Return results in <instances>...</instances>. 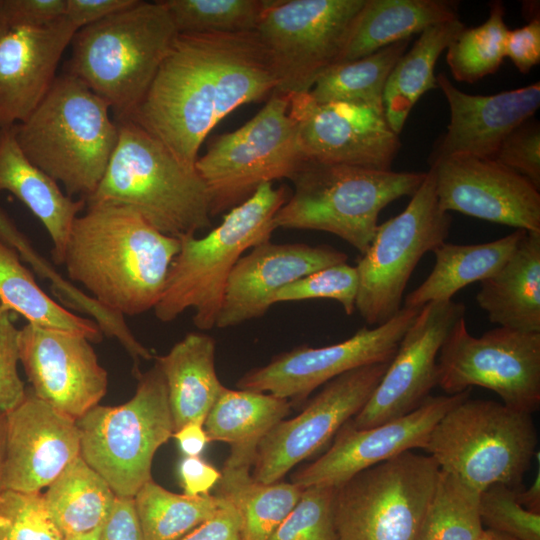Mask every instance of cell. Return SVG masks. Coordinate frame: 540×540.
Masks as SVG:
<instances>
[{
  "label": "cell",
  "mask_w": 540,
  "mask_h": 540,
  "mask_svg": "<svg viewBox=\"0 0 540 540\" xmlns=\"http://www.w3.org/2000/svg\"><path fill=\"white\" fill-rule=\"evenodd\" d=\"M278 77L256 31L177 34L144 98L127 120L195 167L210 131L241 105L270 97Z\"/></svg>",
  "instance_id": "cell-1"
},
{
  "label": "cell",
  "mask_w": 540,
  "mask_h": 540,
  "mask_svg": "<svg viewBox=\"0 0 540 540\" xmlns=\"http://www.w3.org/2000/svg\"><path fill=\"white\" fill-rule=\"evenodd\" d=\"M74 220L62 265L91 298L121 316L153 310L165 288L180 241L150 225L135 210L87 205Z\"/></svg>",
  "instance_id": "cell-2"
},
{
  "label": "cell",
  "mask_w": 540,
  "mask_h": 540,
  "mask_svg": "<svg viewBox=\"0 0 540 540\" xmlns=\"http://www.w3.org/2000/svg\"><path fill=\"white\" fill-rule=\"evenodd\" d=\"M109 105L76 77L63 73L40 104L14 126L25 156L64 188L86 200L97 189L118 140Z\"/></svg>",
  "instance_id": "cell-3"
},
{
  "label": "cell",
  "mask_w": 540,
  "mask_h": 540,
  "mask_svg": "<svg viewBox=\"0 0 540 540\" xmlns=\"http://www.w3.org/2000/svg\"><path fill=\"white\" fill-rule=\"evenodd\" d=\"M118 140L93 204L127 206L161 233L181 239L211 226L207 188L195 167L131 120H115Z\"/></svg>",
  "instance_id": "cell-4"
},
{
  "label": "cell",
  "mask_w": 540,
  "mask_h": 540,
  "mask_svg": "<svg viewBox=\"0 0 540 540\" xmlns=\"http://www.w3.org/2000/svg\"><path fill=\"white\" fill-rule=\"evenodd\" d=\"M177 36L161 1L137 2L78 29L64 69L110 107L115 120L129 119L148 91Z\"/></svg>",
  "instance_id": "cell-5"
},
{
  "label": "cell",
  "mask_w": 540,
  "mask_h": 540,
  "mask_svg": "<svg viewBox=\"0 0 540 540\" xmlns=\"http://www.w3.org/2000/svg\"><path fill=\"white\" fill-rule=\"evenodd\" d=\"M287 199L284 187L264 183L205 236L179 239V252L153 309L156 318L170 322L193 309V323L199 330L216 327L231 271L246 251L270 241L275 215Z\"/></svg>",
  "instance_id": "cell-6"
},
{
  "label": "cell",
  "mask_w": 540,
  "mask_h": 540,
  "mask_svg": "<svg viewBox=\"0 0 540 540\" xmlns=\"http://www.w3.org/2000/svg\"><path fill=\"white\" fill-rule=\"evenodd\" d=\"M426 172H395L306 161L294 176V193L278 210L276 228L324 231L363 254L389 203L412 196Z\"/></svg>",
  "instance_id": "cell-7"
},
{
  "label": "cell",
  "mask_w": 540,
  "mask_h": 540,
  "mask_svg": "<svg viewBox=\"0 0 540 540\" xmlns=\"http://www.w3.org/2000/svg\"><path fill=\"white\" fill-rule=\"evenodd\" d=\"M537 443L532 414L469 397L436 423L424 450L480 493L493 484L519 490Z\"/></svg>",
  "instance_id": "cell-8"
},
{
  "label": "cell",
  "mask_w": 540,
  "mask_h": 540,
  "mask_svg": "<svg viewBox=\"0 0 540 540\" xmlns=\"http://www.w3.org/2000/svg\"><path fill=\"white\" fill-rule=\"evenodd\" d=\"M80 456L118 497H134L149 480L153 457L174 433L163 374L155 363L138 376L134 396L118 406L97 405L76 419Z\"/></svg>",
  "instance_id": "cell-9"
},
{
  "label": "cell",
  "mask_w": 540,
  "mask_h": 540,
  "mask_svg": "<svg viewBox=\"0 0 540 540\" xmlns=\"http://www.w3.org/2000/svg\"><path fill=\"white\" fill-rule=\"evenodd\" d=\"M306 161L289 114V95L274 92L243 126L220 135L198 157L195 169L215 216L244 202L264 183L292 180Z\"/></svg>",
  "instance_id": "cell-10"
},
{
  "label": "cell",
  "mask_w": 540,
  "mask_h": 540,
  "mask_svg": "<svg viewBox=\"0 0 540 540\" xmlns=\"http://www.w3.org/2000/svg\"><path fill=\"white\" fill-rule=\"evenodd\" d=\"M440 468L429 455L404 452L335 488L339 540H415Z\"/></svg>",
  "instance_id": "cell-11"
},
{
  "label": "cell",
  "mask_w": 540,
  "mask_h": 540,
  "mask_svg": "<svg viewBox=\"0 0 540 540\" xmlns=\"http://www.w3.org/2000/svg\"><path fill=\"white\" fill-rule=\"evenodd\" d=\"M452 216L438 202L430 169L407 207L377 226L356 270L355 308L369 326H379L402 308L406 285L420 259L446 242Z\"/></svg>",
  "instance_id": "cell-12"
},
{
  "label": "cell",
  "mask_w": 540,
  "mask_h": 540,
  "mask_svg": "<svg viewBox=\"0 0 540 540\" xmlns=\"http://www.w3.org/2000/svg\"><path fill=\"white\" fill-rule=\"evenodd\" d=\"M366 0H265L256 33L272 59L278 88L308 93L340 62Z\"/></svg>",
  "instance_id": "cell-13"
},
{
  "label": "cell",
  "mask_w": 540,
  "mask_h": 540,
  "mask_svg": "<svg viewBox=\"0 0 540 540\" xmlns=\"http://www.w3.org/2000/svg\"><path fill=\"white\" fill-rule=\"evenodd\" d=\"M438 386L447 395L480 386L502 403L532 414L540 406V333L496 327L471 335L465 316L451 328L437 357Z\"/></svg>",
  "instance_id": "cell-14"
},
{
  "label": "cell",
  "mask_w": 540,
  "mask_h": 540,
  "mask_svg": "<svg viewBox=\"0 0 540 540\" xmlns=\"http://www.w3.org/2000/svg\"><path fill=\"white\" fill-rule=\"evenodd\" d=\"M420 309L404 306L384 324L362 327L350 338L332 345L300 346L283 352L246 372L236 387L269 393L292 405L301 404L315 389L343 373L391 361Z\"/></svg>",
  "instance_id": "cell-15"
},
{
  "label": "cell",
  "mask_w": 540,
  "mask_h": 540,
  "mask_svg": "<svg viewBox=\"0 0 540 540\" xmlns=\"http://www.w3.org/2000/svg\"><path fill=\"white\" fill-rule=\"evenodd\" d=\"M390 361L362 366L328 381L300 414L277 423L261 440L252 477L274 483L318 452L367 403Z\"/></svg>",
  "instance_id": "cell-16"
},
{
  "label": "cell",
  "mask_w": 540,
  "mask_h": 540,
  "mask_svg": "<svg viewBox=\"0 0 540 540\" xmlns=\"http://www.w3.org/2000/svg\"><path fill=\"white\" fill-rule=\"evenodd\" d=\"M307 161L392 170L401 142L383 109L364 103L317 104L308 93L289 95Z\"/></svg>",
  "instance_id": "cell-17"
},
{
  "label": "cell",
  "mask_w": 540,
  "mask_h": 540,
  "mask_svg": "<svg viewBox=\"0 0 540 540\" xmlns=\"http://www.w3.org/2000/svg\"><path fill=\"white\" fill-rule=\"evenodd\" d=\"M465 306L452 300L424 305L402 337L371 397L352 419L357 429L403 417L421 406L438 386L437 357Z\"/></svg>",
  "instance_id": "cell-18"
},
{
  "label": "cell",
  "mask_w": 540,
  "mask_h": 540,
  "mask_svg": "<svg viewBox=\"0 0 540 540\" xmlns=\"http://www.w3.org/2000/svg\"><path fill=\"white\" fill-rule=\"evenodd\" d=\"M470 394L471 389H467L453 395L430 396L411 413L366 429L355 428L350 419L338 430L330 448L296 471L291 482L301 489L336 488L366 468L415 448L424 449L436 423Z\"/></svg>",
  "instance_id": "cell-19"
},
{
  "label": "cell",
  "mask_w": 540,
  "mask_h": 540,
  "mask_svg": "<svg viewBox=\"0 0 540 540\" xmlns=\"http://www.w3.org/2000/svg\"><path fill=\"white\" fill-rule=\"evenodd\" d=\"M19 361L32 392L74 419L107 392L108 373L82 335L27 323L19 329Z\"/></svg>",
  "instance_id": "cell-20"
},
{
  "label": "cell",
  "mask_w": 540,
  "mask_h": 540,
  "mask_svg": "<svg viewBox=\"0 0 540 540\" xmlns=\"http://www.w3.org/2000/svg\"><path fill=\"white\" fill-rule=\"evenodd\" d=\"M440 207L525 231H540V192L528 179L491 158L431 162Z\"/></svg>",
  "instance_id": "cell-21"
},
{
  "label": "cell",
  "mask_w": 540,
  "mask_h": 540,
  "mask_svg": "<svg viewBox=\"0 0 540 540\" xmlns=\"http://www.w3.org/2000/svg\"><path fill=\"white\" fill-rule=\"evenodd\" d=\"M5 419L3 490L38 493L80 455L76 419L39 399L30 388Z\"/></svg>",
  "instance_id": "cell-22"
},
{
  "label": "cell",
  "mask_w": 540,
  "mask_h": 540,
  "mask_svg": "<svg viewBox=\"0 0 540 540\" xmlns=\"http://www.w3.org/2000/svg\"><path fill=\"white\" fill-rule=\"evenodd\" d=\"M347 255L326 245L259 244L231 271L216 327L227 328L262 317L286 285L323 268L345 263Z\"/></svg>",
  "instance_id": "cell-23"
},
{
  "label": "cell",
  "mask_w": 540,
  "mask_h": 540,
  "mask_svg": "<svg viewBox=\"0 0 540 540\" xmlns=\"http://www.w3.org/2000/svg\"><path fill=\"white\" fill-rule=\"evenodd\" d=\"M450 108L447 131L431 162L451 157L492 158L503 140L532 118L540 105V84L482 96L467 94L444 73L436 76Z\"/></svg>",
  "instance_id": "cell-24"
},
{
  "label": "cell",
  "mask_w": 540,
  "mask_h": 540,
  "mask_svg": "<svg viewBox=\"0 0 540 540\" xmlns=\"http://www.w3.org/2000/svg\"><path fill=\"white\" fill-rule=\"evenodd\" d=\"M76 31L64 17L41 28H12L2 36L0 129L23 122L40 104Z\"/></svg>",
  "instance_id": "cell-25"
},
{
  "label": "cell",
  "mask_w": 540,
  "mask_h": 540,
  "mask_svg": "<svg viewBox=\"0 0 540 540\" xmlns=\"http://www.w3.org/2000/svg\"><path fill=\"white\" fill-rule=\"evenodd\" d=\"M4 191L19 199L42 223L53 245L52 260L62 265L72 225L86 202L69 197L25 156L14 126L0 129V195Z\"/></svg>",
  "instance_id": "cell-26"
},
{
  "label": "cell",
  "mask_w": 540,
  "mask_h": 540,
  "mask_svg": "<svg viewBox=\"0 0 540 540\" xmlns=\"http://www.w3.org/2000/svg\"><path fill=\"white\" fill-rule=\"evenodd\" d=\"M476 301L499 327L540 333V231H526L505 264L481 282Z\"/></svg>",
  "instance_id": "cell-27"
},
{
  "label": "cell",
  "mask_w": 540,
  "mask_h": 540,
  "mask_svg": "<svg viewBox=\"0 0 540 540\" xmlns=\"http://www.w3.org/2000/svg\"><path fill=\"white\" fill-rule=\"evenodd\" d=\"M215 340L191 332L169 352L156 357L165 379L174 432L188 423H204L225 389L215 365Z\"/></svg>",
  "instance_id": "cell-28"
},
{
  "label": "cell",
  "mask_w": 540,
  "mask_h": 540,
  "mask_svg": "<svg viewBox=\"0 0 540 540\" xmlns=\"http://www.w3.org/2000/svg\"><path fill=\"white\" fill-rule=\"evenodd\" d=\"M291 407L287 399L269 393L225 387L203 423L209 441L230 446L223 469L252 470L261 440Z\"/></svg>",
  "instance_id": "cell-29"
},
{
  "label": "cell",
  "mask_w": 540,
  "mask_h": 540,
  "mask_svg": "<svg viewBox=\"0 0 540 540\" xmlns=\"http://www.w3.org/2000/svg\"><path fill=\"white\" fill-rule=\"evenodd\" d=\"M525 233L516 229L479 244L442 243L432 251L435 265L430 274L406 296L404 306L420 309L428 303L449 301L462 288L489 278L510 258Z\"/></svg>",
  "instance_id": "cell-30"
},
{
  "label": "cell",
  "mask_w": 540,
  "mask_h": 540,
  "mask_svg": "<svg viewBox=\"0 0 540 540\" xmlns=\"http://www.w3.org/2000/svg\"><path fill=\"white\" fill-rule=\"evenodd\" d=\"M454 2L443 0H366L340 62L370 55L411 39L426 28L457 19ZM339 63V62H338Z\"/></svg>",
  "instance_id": "cell-31"
},
{
  "label": "cell",
  "mask_w": 540,
  "mask_h": 540,
  "mask_svg": "<svg viewBox=\"0 0 540 540\" xmlns=\"http://www.w3.org/2000/svg\"><path fill=\"white\" fill-rule=\"evenodd\" d=\"M464 28L459 18L426 28L394 65L383 92V110L397 135L420 97L437 87L435 64Z\"/></svg>",
  "instance_id": "cell-32"
},
{
  "label": "cell",
  "mask_w": 540,
  "mask_h": 540,
  "mask_svg": "<svg viewBox=\"0 0 540 540\" xmlns=\"http://www.w3.org/2000/svg\"><path fill=\"white\" fill-rule=\"evenodd\" d=\"M42 497L50 517L66 538L100 528L116 495L79 455L47 487Z\"/></svg>",
  "instance_id": "cell-33"
},
{
  "label": "cell",
  "mask_w": 540,
  "mask_h": 540,
  "mask_svg": "<svg viewBox=\"0 0 540 540\" xmlns=\"http://www.w3.org/2000/svg\"><path fill=\"white\" fill-rule=\"evenodd\" d=\"M0 303L37 326L64 330L86 337L93 343L103 332L93 319L80 317L54 301L37 284L19 253L0 239Z\"/></svg>",
  "instance_id": "cell-34"
},
{
  "label": "cell",
  "mask_w": 540,
  "mask_h": 540,
  "mask_svg": "<svg viewBox=\"0 0 540 540\" xmlns=\"http://www.w3.org/2000/svg\"><path fill=\"white\" fill-rule=\"evenodd\" d=\"M215 495L236 509L242 540H268L298 502L302 489L292 482L262 483L251 470H221Z\"/></svg>",
  "instance_id": "cell-35"
},
{
  "label": "cell",
  "mask_w": 540,
  "mask_h": 540,
  "mask_svg": "<svg viewBox=\"0 0 540 540\" xmlns=\"http://www.w3.org/2000/svg\"><path fill=\"white\" fill-rule=\"evenodd\" d=\"M409 41H399L365 57L332 65L316 79L308 92L310 98L317 104L354 102L383 109L387 78L406 52Z\"/></svg>",
  "instance_id": "cell-36"
},
{
  "label": "cell",
  "mask_w": 540,
  "mask_h": 540,
  "mask_svg": "<svg viewBox=\"0 0 540 540\" xmlns=\"http://www.w3.org/2000/svg\"><path fill=\"white\" fill-rule=\"evenodd\" d=\"M133 499L145 540H178L212 517L223 502L215 494L173 493L153 479Z\"/></svg>",
  "instance_id": "cell-37"
},
{
  "label": "cell",
  "mask_w": 540,
  "mask_h": 540,
  "mask_svg": "<svg viewBox=\"0 0 540 540\" xmlns=\"http://www.w3.org/2000/svg\"><path fill=\"white\" fill-rule=\"evenodd\" d=\"M479 495L457 476L440 470L415 540H477L484 529Z\"/></svg>",
  "instance_id": "cell-38"
},
{
  "label": "cell",
  "mask_w": 540,
  "mask_h": 540,
  "mask_svg": "<svg viewBox=\"0 0 540 540\" xmlns=\"http://www.w3.org/2000/svg\"><path fill=\"white\" fill-rule=\"evenodd\" d=\"M502 2L490 4L486 21L464 28L447 48L446 61L453 77L474 83L498 70L505 56L508 27Z\"/></svg>",
  "instance_id": "cell-39"
},
{
  "label": "cell",
  "mask_w": 540,
  "mask_h": 540,
  "mask_svg": "<svg viewBox=\"0 0 540 540\" xmlns=\"http://www.w3.org/2000/svg\"><path fill=\"white\" fill-rule=\"evenodd\" d=\"M177 34L256 31L265 0H162Z\"/></svg>",
  "instance_id": "cell-40"
},
{
  "label": "cell",
  "mask_w": 540,
  "mask_h": 540,
  "mask_svg": "<svg viewBox=\"0 0 540 540\" xmlns=\"http://www.w3.org/2000/svg\"><path fill=\"white\" fill-rule=\"evenodd\" d=\"M334 487L310 486L268 540H339L334 522Z\"/></svg>",
  "instance_id": "cell-41"
},
{
  "label": "cell",
  "mask_w": 540,
  "mask_h": 540,
  "mask_svg": "<svg viewBox=\"0 0 540 540\" xmlns=\"http://www.w3.org/2000/svg\"><path fill=\"white\" fill-rule=\"evenodd\" d=\"M0 540H64L50 517L42 494L0 493Z\"/></svg>",
  "instance_id": "cell-42"
},
{
  "label": "cell",
  "mask_w": 540,
  "mask_h": 540,
  "mask_svg": "<svg viewBox=\"0 0 540 540\" xmlns=\"http://www.w3.org/2000/svg\"><path fill=\"white\" fill-rule=\"evenodd\" d=\"M517 490L493 484L479 495V516L485 529L517 540H540V513L524 508Z\"/></svg>",
  "instance_id": "cell-43"
},
{
  "label": "cell",
  "mask_w": 540,
  "mask_h": 540,
  "mask_svg": "<svg viewBox=\"0 0 540 540\" xmlns=\"http://www.w3.org/2000/svg\"><path fill=\"white\" fill-rule=\"evenodd\" d=\"M357 292V270L345 262L323 268L286 285L275 295L274 303L327 298L340 303L345 313L352 315L356 310Z\"/></svg>",
  "instance_id": "cell-44"
},
{
  "label": "cell",
  "mask_w": 540,
  "mask_h": 540,
  "mask_svg": "<svg viewBox=\"0 0 540 540\" xmlns=\"http://www.w3.org/2000/svg\"><path fill=\"white\" fill-rule=\"evenodd\" d=\"M540 190V126L531 118L515 128L491 158Z\"/></svg>",
  "instance_id": "cell-45"
},
{
  "label": "cell",
  "mask_w": 540,
  "mask_h": 540,
  "mask_svg": "<svg viewBox=\"0 0 540 540\" xmlns=\"http://www.w3.org/2000/svg\"><path fill=\"white\" fill-rule=\"evenodd\" d=\"M19 362V329L10 311L0 303V414L18 406L26 395L17 365Z\"/></svg>",
  "instance_id": "cell-46"
},
{
  "label": "cell",
  "mask_w": 540,
  "mask_h": 540,
  "mask_svg": "<svg viewBox=\"0 0 540 540\" xmlns=\"http://www.w3.org/2000/svg\"><path fill=\"white\" fill-rule=\"evenodd\" d=\"M66 0H3L9 29L41 28L65 16Z\"/></svg>",
  "instance_id": "cell-47"
},
{
  "label": "cell",
  "mask_w": 540,
  "mask_h": 540,
  "mask_svg": "<svg viewBox=\"0 0 540 540\" xmlns=\"http://www.w3.org/2000/svg\"><path fill=\"white\" fill-rule=\"evenodd\" d=\"M505 56L516 68L528 73L540 62V20L535 18L514 30H509L505 42Z\"/></svg>",
  "instance_id": "cell-48"
},
{
  "label": "cell",
  "mask_w": 540,
  "mask_h": 540,
  "mask_svg": "<svg viewBox=\"0 0 540 540\" xmlns=\"http://www.w3.org/2000/svg\"><path fill=\"white\" fill-rule=\"evenodd\" d=\"M99 540H145L132 497L116 496Z\"/></svg>",
  "instance_id": "cell-49"
},
{
  "label": "cell",
  "mask_w": 540,
  "mask_h": 540,
  "mask_svg": "<svg viewBox=\"0 0 540 540\" xmlns=\"http://www.w3.org/2000/svg\"><path fill=\"white\" fill-rule=\"evenodd\" d=\"M222 499V505L212 517L178 540H242L239 515L229 501Z\"/></svg>",
  "instance_id": "cell-50"
},
{
  "label": "cell",
  "mask_w": 540,
  "mask_h": 540,
  "mask_svg": "<svg viewBox=\"0 0 540 540\" xmlns=\"http://www.w3.org/2000/svg\"><path fill=\"white\" fill-rule=\"evenodd\" d=\"M137 0H66L65 18L78 30L95 24Z\"/></svg>",
  "instance_id": "cell-51"
},
{
  "label": "cell",
  "mask_w": 540,
  "mask_h": 540,
  "mask_svg": "<svg viewBox=\"0 0 540 540\" xmlns=\"http://www.w3.org/2000/svg\"><path fill=\"white\" fill-rule=\"evenodd\" d=\"M179 475L184 494L208 495L210 490L217 485L221 471L201 459L200 456H185L179 464Z\"/></svg>",
  "instance_id": "cell-52"
},
{
  "label": "cell",
  "mask_w": 540,
  "mask_h": 540,
  "mask_svg": "<svg viewBox=\"0 0 540 540\" xmlns=\"http://www.w3.org/2000/svg\"><path fill=\"white\" fill-rule=\"evenodd\" d=\"M0 239L13 247L38 274L51 281L56 279L57 272L36 252L28 238L2 209H0Z\"/></svg>",
  "instance_id": "cell-53"
},
{
  "label": "cell",
  "mask_w": 540,
  "mask_h": 540,
  "mask_svg": "<svg viewBox=\"0 0 540 540\" xmlns=\"http://www.w3.org/2000/svg\"><path fill=\"white\" fill-rule=\"evenodd\" d=\"M172 437L177 440L185 456H200L210 442L204 426L199 423H188L182 426L173 433Z\"/></svg>",
  "instance_id": "cell-54"
},
{
  "label": "cell",
  "mask_w": 540,
  "mask_h": 540,
  "mask_svg": "<svg viewBox=\"0 0 540 540\" xmlns=\"http://www.w3.org/2000/svg\"><path fill=\"white\" fill-rule=\"evenodd\" d=\"M517 499L519 503L526 509L540 513V472H537L535 480L528 489L517 490Z\"/></svg>",
  "instance_id": "cell-55"
},
{
  "label": "cell",
  "mask_w": 540,
  "mask_h": 540,
  "mask_svg": "<svg viewBox=\"0 0 540 540\" xmlns=\"http://www.w3.org/2000/svg\"><path fill=\"white\" fill-rule=\"evenodd\" d=\"M6 419L0 414V493L3 491V467L5 458Z\"/></svg>",
  "instance_id": "cell-56"
},
{
  "label": "cell",
  "mask_w": 540,
  "mask_h": 540,
  "mask_svg": "<svg viewBox=\"0 0 540 540\" xmlns=\"http://www.w3.org/2000/svg\"><path fill=\"white\" fill-rule=\"evenodd\" d=\"M477 540H517V539L511 536H508L506 534L484 528Z\"/></svg>",
  "instance_id": "cell-57"
},
{
  "label": "cell",
  "mask_w": 540,
  "mask_h": 540,
  "mask_svg": "<svg viewBox=\"0 0 540 540\" xmlns=\"http://www.w3.org/2000/svg\"><path fill=\"white\" fill-rule=\"evenodd\" d=\"M100 528L85 534L66 537L64 540H99Z\"/></svg>",
  "instance_id": "cell-58"
},
{
  "label": "cell",
  "mask_w": 540,
  "mask_h": 540,
  "mask_svg": "<svg viewBox=\"0 0 540 540\" xmlns=\"http://www.w3.org/2000/svg\"><path fill=\"white\" fill-rule=\"evenodd\" d=\"M9 30L3 9V0H0V39Z\"/></svg>",
  "instance_id": "cell-59"
}]
</instances>
